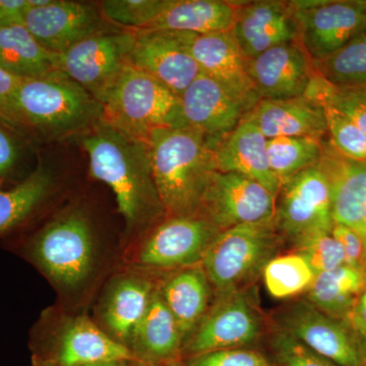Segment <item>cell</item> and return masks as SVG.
<instances>
[{"label": "cell", "mask_w": 366, "mask_h": 366, "mask_svg": "<svg viewBox=\"0 0 366 366\" xmlns=\"http://www.w3.org/2000/svg\"><path fill=\"white\" fill-rule=\"evenodd\" d=\"M174 34L197 62L202 74L216 79L236 95L252 102H259V95L247 72V60L231 31L213 34Z\"/></svg>", "instance_id": "obj_19"}, {"label": "cell", "mask_w": 366, "mask_h": 366, "mask_svg": "<svg viewBox=\"0 0 366 366\" xmlns=\"http://www.w3.org/2000/svg\"><path fill=\"white\" fill-rule=\"evenodd\" d=\"M132 358L127 346L101 331L86 317H76L62 332L59 353L60 366L125 362Z\"/></svg>", "instance_id": "obj_24"}, {"label": "cell", "mask_w": 366, "mask_h": 366, "mask_svg": "<svg viewBox=\"0 0 366 366\" xmlns=\"http://www.w3.org/2000/svg\"><path fill=\"white\" fill-rule=\"evenodd\" d=\"M129 64L180 95L202 74L172 31H136Z\"/></svg>", "instance_id": "obj_18"}, {"label": "cell", "mask_w": 366, "mask_h": 366, "mask_svg": "<svg viewBox=\"0 0 366 366\" xmlns=\"http://www.w3.org/2000/svg\"><path fill=\"white\" fill-rule=\"evenodd\" d=\"M237 1L166 0L165 6L147 30L196 34L228 32L234 25Z\"/></svg>", "instance_id": "obj_23"}, {"label": "cell", "mask_w": 366, "mask_h": 366, "mask_svg": "<svg viewBox=\"0 0 366 366\" xmlns=\"http://www.w3.org/2000/svg\"><path fill=\"white\" fill-rule=\"evenodd\" d=\"M332 234L340 243L346 266L366 272V244L362 236L355 229L343 224H335Z\"/></svg>", "instance_id": "obj_41"}, {"label": "cell", "mask_w": 366, "mask_h": 366, "mask_svg": "<svg viewBox=\"0 0 366 366\" xmlns=\"http://www.w3.org/2000/svg\"><path fill=\"white\" fill-rule=\"evenodd\" d=\"M192 366H272L262 353L245 348L222 349L194 356Z\"/></svg>", "instance_id": "obj_40"}, {"label": "cell", "mask_w": 366, "mask_h": 366, "mask_svg": "<svg viewBox=\"0 0 366 366\" xmlns=\"http://www.w3.org/2000/svg\"><path fill=\"white\" fill-rule=\"evenodd\" d=\"M179 100L187 127L217 139L234 131L257 104L204 74L187 86Z\"/></svg>", "instance_id": "obj_14"}, {"label": "cell", "mask_w": 366, "mask_h": 366, "mask_svg": "<svg viewBox=\"0 0 366 366\" xmlns=\"http://www.w3.org/2000/svg\"><path fill=\"white\" fill-rule=\"evenodd\" d=\"M85 366H125L124 362H109V363H99V365H91Z\"/></svg>", "instance_id": "obj_46"}, {"label": "cell", "mask_w": 366, "mask_h": 366, "mask_svg": "<svg viewBox=\"0 0 366 366\" xmlns=\"http://www.w3.org/2000/svg\"><path fill=\"white\" fill-rule=\"evenodd\" d=\"M221 231L203 216L170 217L154 229L142 247L139 261L152 268L192 267Z\"/></svg>", "instance_id": "obj_15"}, {"label": "cell", "mask_w": 366, "mask_h": 366, "mask_svg": "<svg viewBox=\"0 0 366 366\" xmlns=\"http://www.w3.org/2000/svg\"><path fill=\"white\" fill-rule=\"evenodd\" d=\"M348 324L358 336L366 339V287L349 317Z\"/></svg>", "instance_id": "obj_44"}, {"label": "cell", "mask_w": 366, "mask_h": 366, "mask_svg": "<svg viewBox=\"0 0 366 366\" xmlns=\"http://www.w3.org/2000/svg\"><path fill=\"white\" fill-rule=\"evenodd\" d=\"M273 222L283 242L295 247L312 236L332 232L331 182L320 161L281 185Z\"/></svg>", "instance_id": "obj_6"}, {"label": "cell", "mask_w": 366, "mask_h": 366, "mask_svg": "<svg viewBox=\"0 0 366 366\" xmlns=\"http://www.w3.org/2000/svg\"><path fill=\"white\" fill-rule=\"evenodd\" d=\"M24 26L48 51L62 54L89 36L113 26L103 18L97 4L51 0L26 11Z\"/></svg>", "instance_id": "obj_13"}, {"label": "cell", "mask_w": 366, "mask_h": 366, "mask_svg": "<svg viewBox=\"0 0 366 366\" xmlns=\"http://www.w3.org/2000/svg\"><path fill=\"white\" fill-rule=\"evenodd\" d=\"M325 139L279 137L267 141V153L274 177L281 183L322 160Z\"/></svg>", "instance_id": "obj_31"}, {"label": "cell", "mask_w": 366, "mask_h": 366, "mask_svg": "<svg viewBox=\"0 0 366 366\" xmlns=\"http://www.w3.org/2000/svg\"><path fill=\"white\" fill-rule=\"evenodd\" d=\"M355 336L356 343H357L358 360H360V365L358 366H366V339L358 336L356 333Z\"/></svg>", "instance_id": "obj_45"}, {"label": "cell", "mask_w": 366, "mask_h": 366, "mask_svg": "<svg viewBox=\"0 0 366 366\" xmlns=\"http://www.w3.org/2000/svg\"><path fill=\"white\" fill-rule=\"evenodd\" d=\"M327 137L332 146L345 157L366 162V134L350 118L325 104Z\"/></svg>", "instance_id": "obj_35"}, {"label": "cell", "mask_w": 366, "mask_h": 366, "mask_svg": "<svg viewBox=\"0 0 366 366\" xmlns=\"http://www.w3.org/2000/svg\"><path fill=\"white\" fill-rule=\"evenodd\" d=\"M366 287V272L344 266L315 274L305 300L325 315L348 322Z\"/></svg>", "instance_id": "obj_26"}, {"label": "cell", "mask_w": 366, "mask_h": 366, "mask_svg": "<svg viewBox=\"0 0 366 366\" xmlns=\"http://www.w3.org/2000/svg\"><path fill=\"white\" fill-rule=\"evenodd\" d=\"M166 0H103L97 6L112 25L127 30L144 31L156 20Z\"/></svg>", "instance_id": "obj_34"}, {"label": "cell", "mask_w": 366, "mask_h": 366, "mask_svg": "<svg viewBox=\"0 0 366 366\" xmlns=\"http://www.w3.org/2000/svg\"><path fill=\"white\" fill-rule=\"evenodd\" d=\"M271 347L278 366H340L278 329L272 334Z\"/></svg>", "instance_id": "obj_37"}, {"label": "cell", "mask_w": 366, "mask_h": 366, "mask_svg": "<svg viewBox=\"0 0 366 366\" xmlns=\"http://www.w3.org/2000/svg\"><path fill=\"white\" fill-rule=\"evenodd\" d=\"M247 72L259 100H287L305 95L317 71L302 47L291 42L247 60Z\"/></svg>", "instance_id": "obj_17"}, {"label": "cell", "mask_w": 366, "mask_h": 366, "mask_svg": "<svg viewBox=\"0 0 366 366\" xmlns=\"http://www.w3.org/2000/svg\"><path fill=\"white\" fill-rule=\"evenodd\" d=\"M264 322L254 296L247 288L220 293L201 324L190 335L189 352L194 356L244 348L259 340Z\"/></svg>", "instance_id": "obj_10"}, {"label": "cell", "mask_w": 366, "mask_h": 366, "mask_svg": "<svg viewBox=\"0 0 366 366\" xmlns=\"http://www.w3.org/2000/svg\"><path fill=\"white\" fill-rule=\"evenodd\" d=\"M262 273L267 290L277 300H288L305 292L315 277L307 259L297 252L276 255Z\"/></svg>", "instance_id": "obj_33"}, {"label": "cell", "mask_w": 366, "mask_h": 366, "mask_svg": "<svg viewBox=\"0 0 366 366\" xmlns=\"http://www.w3.org/2000/svg\"><path fill=\"white\" fill-rule=\"evenodd\" d=\"M95 179L114 192L127 232L149 227L166 216L152 170L149 144L101 120L78 137Z\"/></svg>", "instance_id": "obj_1"}, {"label": "cell", "mask_w": 366, "mask_h": 366, "mask_svg": "<svg viewBox=\"0 0 366 366\" xmlns=\"http://www.w3.org/2000/svg\"><path fill=\"white\" fill-rule=\"evenodd\" d=\"M134 40L136 31L113 26L89 36L59 54L57 69L101 103L129 64Z\"/></svg>", "instance_id": "obj_8"}, {"label": "cell", "mask_w": 366, "mask_h": 366, "mask_svg": "<svg viewBox=\"0 0 366 366\" xmlns=\"http://www.w3.org/2000/svg\"><path fill=\"white\" fill-rule=\"evenodd\" d=\"M314 64L315 71L336 88L366 86V30L334 54Z\"/></svg>", "instance_id": "obj_32"}, {"label": "cell", "mask_w": 366, "mask_h": 366, "mask_svg": "<svg viewBox=\"0 0 366 366\" xmlns=\"http://www.w3.org/2000/svg\"><path fill=\"white\" fill-rule=\"evenodd\" d=\"M183 340L177 320L160 291H154L148 310L132 335L134 346L147 357L164 360L178 353Z\"/></svg>", "instance_id": "obj_29"}, {"label": "cell", "mask_w": 366, "mask_h": 366, "mask_svg": "<svg viewBox=\"0 0 366 366\" xmlns=\"http://www.w3.org/2000/svg\"><path fill=\"white\" fill-rule=\"evenodd\" d=\"M153 292L148 281L136 277H127L115 284L106 300L103 317L117 341L132 340Z\"/></svg>", "instance_id": "obj_28"}, {"label": "cell", "mask_w": 366, "mask_h": 366, "mask_svg": "<svg viewBox=\"0 0 366 366\" xmlns=\"http://www.w3.org/2000/svg\"><path fill=\"white\" fill-rule=\"evenodd\" d=\"M276 197L261 183L232 172L212 173L204 190L201 215L220 231L273 222Z\"/></svg>", "instance_id": "obj_12"}, {"label": "cell", "mask_w": 366, "mask_h": 366, "mask_svg": "<svg viewBox=\"0 0 366 366\" xmlns=\"http://www.w3.org/2000/svg\"><path fill=\"white\" fill-rule=\"evenodd\" d=\"M101 104L106 122L147 144L159 129L187 127L179 97L129 62Z\"/></svg>", "instance_id": "obj_4"}, {"label": "cell", "mask_w": 366, "mask_h": 366, "mask_svg": "<svg viewBox=\"0 0 366 366\" xmlns=\"http://www.w3.org/2000/svg\"><path fill=\"white\" fill-rule=\"evenodd\" d=\"M233 37L247 60L284 43L297 42L298 26L291 1H237Z\"/></svg>", "instance_id": "obj_16"}, {"label": "cell", "mask_w": 366, "mask_h": 366, "mask_svg": "<svg viewBox=\"0 0 366 366\" xmlns=\"http://www.w3.org/2000/svg\"><path fill=\"white\" fill-rule=\"evenodd\" d=\"M245 119L254 122L267 139L279 137H327L324 105L307 97L259 100Z\"/></svg>", "instance_id": "obj_21"}, {"label": "cell", "mask_w": 366, "mask_h": 366, "mask_svg": "<svg viewBox=\"0 0 366 366\" xmlns=\"http://www.w3.org/2000/svg\"><path fill=\"white\" fill-rule=\"evenodd\" d=\"M282 242L274 222L235 226L216 236L204 252L202 267L218 295L247 288L276 257Z\"/></svg>", "instance_id": "obj_5"}, {"label": "cell", "mask_w": 366, "mask_h": 366, "mask_svg": "<svg viewBox=\"0 0 366 366\" xmlns=\"http://www.w3.org/2000/svg\"><path fill=\"white\" fill-rule=\"evenodd\" d=\"M16 110L30 137L53 141L81 137L103 119L102 104L59 69L21 79Z\"/></svg>", "instance_id": "obj_3"}, {"label": "cell", "mask_w": 366, "mask_h": 366, "mask_svg": "<svg viewBox=\"0 0 366 366\" xmlns=\"http://www.w3.org/2000/svg\"><path fill=\"white\" fill-rule=\"evenodd\" d=\"M356 231H357V232L360 233L361 236H362V238L365 239L366 244V223L363 224V225L361 226L360 228H358Z\"/></svg>", "instance_id": "obj_47"}, {"label": "cell", "mask_w": 366, "mask_h": 366, "mask_svg": "<svg viewBox=\"0 0 366 366\" xmlns=\"http://www.w3.org/2000/svg\"><path fill=\"white\" fill-rule=\"evenodd\" d=\"M212 285L203 267L192 266L171 276L160 291L183 339L194 333L209 310Z\"/></svg>", "instance_id": "obj_25"}, {"label": "cell", "mask_w": 366, "mask_h": 366, "mask_svg": "<svg viewBox=\"0 0 366 366\" xmlns=\"http://www.w3.org/2000/svg\"><path fill=\"white\" fill-rule=\"evenodd\" d=\"M267 141L257 125L245 118L228 136L212 137L217 171L249 177L276 197L281 183L269 166Z\"/></svg>", "instance_id": "obj_20"}, {"label": "cell", "mask_w": 366, "mask_h": 366, "mask_svg": "<svg viewBox=\"0 0 366 366\" xmlns=\"http://www.w3.org/2000/svg\"><path fill=\"white\" fill-rule=\"evenodd\" d=\"M52 185L51 169L39 164L20 183L0 190V236L26 222L45 201Z\"/></svg>", "instance_id": "obj_30"}, {"label": "cell", "mask_w": 366, "mask_h": 366, "mask_svg": "<svg viewBox=\"0 0 366 366\" xmlns=\"http://www.w3.org/2000/svg\"><path fill=\"white\" fill-rule=\"evenodd\" d=\"M274 329L340 366H358L357 343L350 325L325 315L305 300L289 301L274 310Z\"/></svg>", "instance_id": "obj_11"}, {"label": "cell", "mask_w": 366, "mask_h": 366, "mask_svg": "<svg viewBox=\"0 0 366 366\" xmlns=\"http://www.w3.org/2000/svg\"><path fill=\"white\" fill-rule=\"evenodd\" d=\"M165 366H178L177 365H165Z\"/></svg>", "instance_id": "obj_48"}, {"label": "cell", "mask_w": 366, "mask_h": 366, "mask_svg": "<svg viewBox=\"0 0 366 366\" xmlns=\"http://www.w3.org/2000/svg\"><path fill=\"white\" fill-rule=\"evenodd\" d=\"M330 105L350 118L366 134V86L357 88H336L322 105Z\"/></svg>", "instance_id": "obj_39"}, {"label": "cell", "mask_w": 366, "mask_h": 366, "mask_svg": "<svg viewBox=\"0 0 366 366\" xmlns=\"http://www.w3.org/2000/svg\"><path fill=\"white\" fill-rule=\"evenodd\" d=\"M295 247V252L307 259L315 274L332 271L345 264L343 249L332 232L312 236Z\"/></svg>", "instance_id": "obj_36"}, {"label": "cell", "mask_w": 366, "mask_h": 366, "mask_svg": "<svg viewBox=\"0 0 366 366\" xmlns=\"http://www.w3.org/2000/svg\"><path fill=\"white\" fill-rule=\"evenodd\" d=\"M59 54L45 49L25 26L0 29V69L21 79L45 76L57 69Z\"/></svg>", "instance_id": "obj_27"}, {"label": "cell", "mask_w": 366, "mask_h": 366, "mask_svg": "<svg viewBox=\"0 0 366 366\" xmlns=\"http://www.w3.org/2000/svg\"><path fill=\"white\" fill-rule=\"evenodd\" d=\"M320 162L331 182L335 224L357 230L366 223V162L345 157L330 142Z\"/></svg>", "instance_id": "obj_22"}, {"label": "cell", "mask_w": 366, "mask_h": 366, "mask_svg": "<svg viewBox=\"0 0 366 366\" xmlns=\"http://www.w3.org/2000/svg\"><path fill=\"white\" fill-rule=\"evenodd\" d=\"M298 26L297 43L312 62L341 49L366 30V1H291Z\"/></svg>", "instance_id": "obj_9"}, {"label": "cell", "mask_w": 366, "mask_h": 366, "mask_svg": "<svg viewBox=\"0 0 366 366\" xmlns=\"http://www.w3.org/2000/svg\"><path fill=\"white\" fill-rule=\"evenodd\" d=\"M29 0H0V29L24 26Z\"/></svg>", "instance_id": "obj_43"}, {"label": "cell", "mask_w": 366, "mask_h": 366, "mask_svg": "<svg viewBox=\"0 0 366 366\" xmlns=\"http://www.w3.org/2000/svg\"><path fill=\"white\" fill-rule=\"evenodd\" d=\"M16 134L0 125V182L14 170L20 158Z\"/></svg>", "instance_id": "obj_42"}, {"label": "cell", "mask_w": 366, "mask_h": 366, "mask_svg": "<svg viewBox=\"0 0 366 366\" xmlns=\"http://www.w3.org/2000/svg\"><path fill=\"white\" fill-rule=\"evenodd\" d=\"M21 81V79L0 69V125L16 137L30 139L16 110V93Z\"/></svg>", "instance_id": "obj_38"}, {"label": "cell", "mask_w": 366, "mask_h": 366, "mask_svg": "<svg viewBox=\"0 0 366 366\" xmlns=\"http://www.w3.org/2000/svg\"><path fill=\"white\" fill-rule=\"evenodd\" d=\"M152 170L166 216H202V202L215 172L212 137L184 129H162L148 142Z\"/></svg>", "instance_id": "obj_2"}, {"label": "cell", "mask_w": 366, "mask_h": 366, "mask_svg": "<svg viewBox=\"0 0 366 366\" xmlns=\"http://www.w3.org/2000/svg\"><path fill=\"white\" fill-rule=\"evenodd\" d=\"M30 254L45 274L61 285H79L91 273L94 238L90 223L81 212L64 214L34 237Z\"/></svg>", "instance_id": "obj_7"}]
</instances>
